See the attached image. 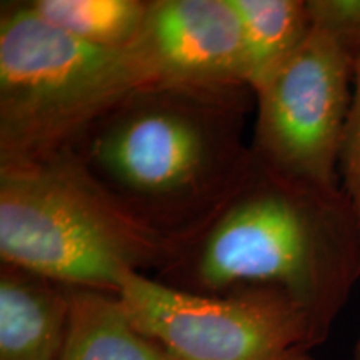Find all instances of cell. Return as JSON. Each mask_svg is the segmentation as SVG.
Here are the masks:
<instances>
[{"label": "cell", "mask_w": 360, "mask_h": 360, "mask_svg": "<svg viewBox=\"0 0 360 360\" xmlns=\"http://www.w3.org/2000/svg\"><path fill=\"white\" fill-rule=\"evenodd\" d=\"M155 278L205 295L277 292L307 315L321 345L360 278V222L344 188L309 186L252 157Z\"/></svg>", "instance_id": "obj_1"}, {"label": "cell", "mask_w": 360, "mask_h": 360, "mask_svg": "<svg viewBox=\"0 0 360 360\" xmlns=\"http://www.w3.org/2000/svg\"><path fill=\"white\" fill-rule=\"evenodd\" d=\"M250 114L247 85H143L69 147L130 214L180 240L249 167Z\"/></svg>", "instance_id": "obj_2"}, {"label": "cell", "mask_w": 360, "mask_h": 360, "mask_svg": "<svg viewBox=\"0 0 360 360\" xmlns=\"http://www.w3.org/2000/svg\"><path fill=\"white\" fill-rule=\"evenodd\" d=\"M179 242L130 214L70 147L0 164L2 264L119 294L129 274L164 269Z\"/></svg>", "instance_id": "obj_3"}, {"label": "cell", "mask_w": 360, "mask_h": 360, "mask_svg": "<svg viewBox=\"0 0 360 360\" xmlns=\"http://www.w3.org/2000/svg\"><path fill=\"white\" fill-rule=\"evenodd\" d=\"M148 85L132 52L82 42L27 2L0 8V164L69 147L125 96Z\"/></svg>", "instance_id": "obj_4"}, {"label": "cell", "mask_w": 360, "mask_h": 360, "mask_svg": "<svg viewBox=\"0 0 360 360\" xmlns=\"http://www.w3.org/2000/svg\"><path fill=\"white\" fill-rule=\"evenodd\" d=\"M117 295L175 360H297L319 347L307 315L277 292L205 295L135 272Z\"/></svg>", "instance_id": "obj_5"}, {"label": "cell", "mask_w": 360, "mask_h": 360, "mask_svg": "<svg viewBox=\"0 0 360 360\" xmlns=\"http://www.w3.org/2000/svg\"><path fill=\"white\" fill-rule=\"evenodd\" d=\"M352 79L349 53L314 27L299 51L254 90L252 157L289 179L340 191Z\"/></svg>", "instance_id": "obj_6"}, {"label": "cell", "mask_w": 360, "mask_h": 360, "mask_svg": "<svg viewBox=\"0 0 360 360\" xmlns=\"http://www.w3.org/2000/svg\"><path fill=\"white\" fill-rule=\"evenodd\" d=\"M129 51L148 85H247L231 0H148Z\"/></svg>", "instance_id": "obj_7"}, {"label": "cell", "mask_w": 360, "mask_h": 360, "mask_svg": "<svg viewBox=\"0 0 360 360\" xmlns=\"http://www.w3.org/2000/svg\"><path fill=\"white\" fill-rule=\"evenodd\" d=\"M69 315V285L0 262V360H58Z\"/></svg>", "instance_id": "obj_8"}, {"label": "cell", "mask_w": 360, "mask_h": 360, "mask_svg": "<svg viewBox=\"0 0 360 360\" xmlns=\"http://www.w3.org/2000/svg\"><path fill=\"white\" fill-rule=\"evenodd\" d=\"M69 327L58 360H175L134 326L117 294L69 287Z\"/></svg>", "instance_id": "obj_9"}, {"label": "cell", "mask_w": 360, "mask_h": 360, "mask_svg": "<svg viewBox=\"0 0 360 360\" xmlns=\"http://www.w3.org/2000/svg\"><path fill=\"white\" fill-rule=\"evenodd\" d=\"M240 25L245 82L252 92L312 32L305 0H231Z\"/></svg>", "instance_id": "obj_10"}, {"label": "cell", "mask_w": 360, "mask_h": 360, "mask_svg": "<svg viewBox=\"0 0 360 360\" xmlns=\"http://www.w3.org/2000/svg\"><path fill=\"white\" fill-rule=\"evenodd\" d=\"M40 19L82 42L127 49L137 37L148 0H30Z\"/></svg>", "instance_id": "obj_11"}, {"label": "cell", "mask_w": 360, "mask_h": 360, "mask_svg": "<svg viewBox=\"0 0 360 360\" xmlns=\"http://www.w3.org/2000/svg\"><path fill=\"white\" fill-rule=\"evenodd\" d=\"M315 29L330 35L349 53L360 56V0H307Z\"/></svg>", "instance_id": "obj_12"}, {"label": "cell", "mask_w": 360, "mask_h": 360, "mask_svg": "<svg viewBox=\"0 0 360 360\" xmlns=\"http://www.w3.org/2000/svg\"><path fill=\"white\" fill-rule=\"evenodd\" d=\"M340 182L360 222V56L354 60L352 102L342 146Z\"/></svg>", "instance_id": "obj_13"}, {"label": "cell", "mask_w": 360, "mask_h": 360, "mask_svg": "<svg viewBox=\"0 0 360 360\" xmlns=\"http://www.w3.org/2000/svg\"><path fill=\"white\" fill-rule=\"evenodd\" d=\"M352 360H360V339L354 347V354H352Z\"/></svg>", "instance_id": "obj_14"}, {"label": "cell", "mask_w": 360, "mask_h": 360, "mask_svg": "<svg viewBox=\"0 0 360 360\" xmlns=\"http://www.w3.org/2000/svg\"><path fill=\"white\" fill-rule=\"evenodd\" d=\"M297 360H314V359H312V355L307 354V355H302V357H299Z\"/></svg>", "instance_id": "obj_15"}]
</instances>
